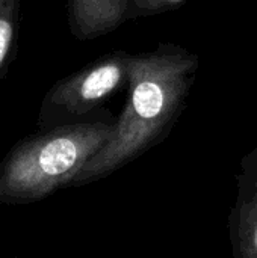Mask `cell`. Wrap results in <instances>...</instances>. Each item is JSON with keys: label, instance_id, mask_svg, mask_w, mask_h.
Segmentation results:
<instances>
[{"label": "cell", "instance_id": "obj_7", "mask_svg": "<svg viewBox=\"0 0 257 258\" xmlns=\"http://www.w3.org/2000/svg\"><path fill=\"white\" fill-rule=\"evenodd\" d=\"M250 251H251L253 257L257 258V216L253 227L250 228Z\"/></svg>", "mask_w": 257, "mask_h": 258}, {"label": "cell", "instance_id": "obj_4", "mask_svg": "<svg viewBox=\"0 0 257 258\" xmlns=\"http://www.w3.org/2000/svg\"><path fill=\"white\" fill-rule=\"evenodd\" d=\"M129 0H68V26L74 38H100L127 21Z\"/></svg>", "mask_w": 257, "mask_h": 258}, {"label": "cell", "instance_id": "obj_1", "mask_svg": "<svg viewBox=\"0 0 257 258\" xmlns=\"http://www.w3.org/2000/svg\"><path fill=\"white\" fill-rule=\"evenodd\" d=\"M195 57L173 45L130 59L127 101L108 142L74 175L68 187L103 180L141 157L170 130L180 112Z\"/></svg>", "mask_w": 257, "mask_h": 258}, {"label": "cell", "instance_id": "obj_6", "mask_svg": "<svg viewBox=\"0 0 257 258\" xmlns=\"http://www.w3.org/2000/svg\"><path fill=\"white\" fill-rule=\"evenodd\" d=\"M185 2L186 0H129L127 20L142 17V15L158 14V12L176 8Z\"/></svg>", "mask_w": 257, "mask_h": 258}, {"label": "cell", "instance_id": "obj_3", "mask_svg": "<svg viewBox=\"0 0 257 258\" xmlns=\"http://www.w3.org/2000/svg\"><path fill=\"white\" fill-rule=\"evenodd\" d=\"M132 54L117 50L58 80L45 94L38 113L39 130L92 119L101 104L127 85Z\"/></svg>", "mask_w": 257, "mask_h": 258}, {"label": "cell", "instance_id": "obj_2", "mask_svg": "<svg viewBox=\"0 0 257 258\" xmlns=\"http://www.w3.org/2000/svg\"><path fill=\"white\" fill-rule=\"evenodd\" d=\"M115 118L39 130L18 141L0 162V204H30L68 187L82 166L108 142Z\"/></svg>", "mask_w": 257, "mask_h": 258}, {"label": "cell", "instance_id": "obj_5", "mask_svg": "<svg viewBox=\"0 0 257 258\" xmlns=\"http://www.w3.org/2000/svg\"><path fill=\"white\" fill-rule=\"evenodd\" d=\"M20 24V0H0V83L12 62Z\"/></svg>", "mask_w": 257, "mask_h": 258}]
</instances>
